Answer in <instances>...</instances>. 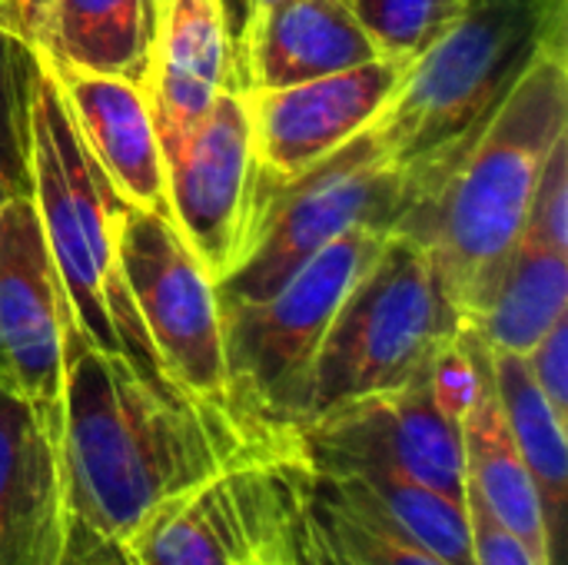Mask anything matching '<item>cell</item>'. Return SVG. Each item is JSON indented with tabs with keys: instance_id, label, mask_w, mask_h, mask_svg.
Segmentation results:
<instances>
[{
	"instance_id": "cell-1",
	"label": "cell",
	"mask_w": 568,
	"mask_h": 565,
	"mask_svg": "<svg viewBox=\"0 0 568 565\" xmlns=\"http://www.w3.org/2000/svg\"><path fill=\"white\" fill-rule=\"evenodd\" d=\"M60 460L70 509L103 536L126 539L173 493L273 446L240 420L153 383L123 356L97 350L67 320Z\"/></svg>"
},
{
	"instance_id": "cell-2",
	"label": "cell",
	"mask_w": 568,
	"mask_h": 565,
	"mask_svg": "<svg viewBox=\"0 0 568 565\" xmlns=\"http://www.w3.org/2000/svg\"><path fill=\"white\" fill-rule=\"evenodd\" d=\"M568 133V40L546 43L439 186L399 223L429 253L463 323L519 250L542 167Z\"/></svg>"
},
{
	"instance_id": "cell-3",
	"label": "cell",
	"mask_w": 568,
	"mask_h": 565,
	"mask_svg": "<svg viewBox=\"0 0 568 565\" xmlns=\"http://www.w3.org/2000/svg\"><path fill=\"white\" fill-rule=\"evenodd\" d=\"M566 30L568 0H469L409 63L373 127L403 170L413 206L456 167L532 57L568 40Z\"/></svg>"
},
{
	"instance_id": "cell-4",
	"label": "cell",
	"mask_w": 568,
	"mask_h": 565,
	"mask_svg": "<svg viewBox=\"0 0 568 565\" xmlns=\"http://www.w3.org/2000/svg\"><path fill=\"white\" fill-rule=\"evenodd\" d=\"M30 196L43 240L80 333L103 353L123 356L143 376L176 390L143 330L116 260L120 193L80 140L60 87L33 47L30 110H27ZM180 393V390H176Z\"/></svg>"
},
{
	"instance_id": "cell-5",
	"label": "cell",
	"mask_w": 568,
	"mask_h": 565,
	"mask_svg": "<svg viewBox=\"0 0 568 565\" xmlns=\"http://www.w3.org/2000/svg\"><path fill=\"white\" fill-rule=\"evenodd\" d=\"M389 233L379 226H353L273 296L220 310L230 410L253 436L300 443L310 373L326 330Z\"/></svg>"
},
{
	"instance_id": "cell-6",
	"label": "cell",
	"mask_w": 568,
	"mask_h": 565,
	"mask_svg": "<svg viewBox=\"0 0 568 565\" xmlns=\"http://www.w3.org/2000/svg\"><path fill=\"white\" fill-rule=\"evenodd\" d=\"M459 333L463 316L429 253L393 230L326 330L310 373L306 423L416 383Z\"/></svg>"
},
{
	"instance_id": "cell-7",
	"label": "cell",
	"mask_w": 568,
	"mask_h": 565,
	"mask_svg": "<svg viewBox=\"0 0 568 565\" xmlns=\"http://www.w3.org/2000/svg\"><path fill=\"white\" fill-rule=\"evenodd\" d=\"M413 193L376 127L256 196L236 266L216 280L220 310L273 296L320 250L353 226L396 230Z\"/></svg>"
},
{
	"instance_id": "cell-8",
	"label": "cell",
	"mask_w": 568,
	"mask_h": 565,
	"mask_svg": "<svg viewBox=\"0 0 568 565\" xmlns=\"http://www.w3.org/2000/svg\"><path fill=\"white\" fill-rule=\"evenodd\" d=\"M306 493L300 443L256 450L153 506L123 543L140 565H253L280 549Z\"/></svg>"
},
{
	"instance_id": "cell-9",
	"label": "cell",
	"mask_w": 568,
	"mask_h": 565,
	"mask_svg": "<svg viewBox=\"0 0 568 565\" xmlns=\"http://www.w3.org/2000/svg\"><path fill=\"white\" fill-rule=\"evenodd\" d=\"M116 260L166 380L186 400L233 416L216 280L166 216L126 200L116 206Z\"/></svg>"
},
{
	"instance_id": "cell-10",
	"label": "cell",
	"mask_w": 568,
	"mask_h": 565,
	"mask_svg": "<svg viewBox=\"0 0 568 565\" xmlns=\"http://www.w3.org/2000/svg\"><path fill=\"white\" fill-rule=\"evenodd\" d=\"M166 216L213 280L226 276L246 243L256 206L253 123L243 90H223L183 133L160 140Z\"/></svg>"
},
{
	"instance_id": "cell-11",
	"label": "cell",
	"mask_w": 568,
	"mask_h": 565,
	"mask_svg": "<svg viewBox=\"0 0 568 565\" xmlns=\"http://www.w3.org/2000/svg\"><path fill=\"white\" fill-rule=\"evenodd\" d=\"M300 450L313 473L386 470L466 500L459 420L439 406L429 376L316 416L300 430Z\"/></svg>"
},
{
	"instance_id": "cell-12",
	"label": "cell",
	"mask_w": 568,
	"mask_h": 565,
	"mask_svg": "<svg viewBox=\"0 0 568 565\" xmlns=\"http://www.w3.org/2000/svg\"><path fill=\"white\" fill-rule=\"evenodd\" d=\"M67 300L30 193L0 200V380H7L60 443Z\"/></svg>"
},
{
	"instance_id": "cell-13",
	"label": "cell",
	"mask_w": 568,
	"mask_h": 565,
	"mask_svg": "<svg viewBox=\"0 0 568 565\" xmlns=\"http://www.w3.org/2000/svg\"><path fill=\"white\" fill-rule=\"evenodd\" d=\"M409 63V57H376L303 83L250 90L256 196L300 176L373 127L396 97Z\"/></svg>"
},
{
	"instance_id": "cell-14",
	"label": "cell",
	"mask_w": 568,
	"mask_h": 565,
	"mask_svg": "<svg viewBox=\"0 0 568 565\" xmlns=\"http://www.w3.org/2000/svg\"><path fill=\"white\" fill-rule=\"evenodd\" d=\"M70 523L60 443L0 380V565H63Z\"/></svg>"
},
{
	"instance_id": "cell-15",
	"label": "cell",
	"mask_w": 568,
	"mask_h": 565,
	"mask_svg": "<svg viewBox=\"0 0 568 565\" xmlns=\"http://www.w3.org/2000/svg\"><path fill=\"white\" fill-rule=\"evenodd\" d=\"M140 87L156 140L193 127L223 90H240L220 0H150V50Z\"/></svg>"
},
{
	"instance_id": "cell-16",
	"label": "cell",
	"mask_w": 568,
	"mask_h": 565,
	"mask_svg": "<svg viewBox=\"0 0 568 565\" xmlns=\"http://www.w3.org/2000/svg\"><path fill=\"white\" fill-rule=\"evenodd\" d=\"M43 60L60 87L80 140L87 143L120 200L166 216L163 153L143 87L126 77L53 63L47 53Z\"/></svg>"
},
{
	"instance_id": "cell-17",
	"label": "cell",
	"mask_w": 568,
	"mask_h": 565,
	"mask_svg": "<svg viewBox=\"0 0 568 565\" xmlns=\"http://www.w3.org/2000/svg\"><path fill=\"white\" fill-rule=\"evenodd\" d=\"M236 87L273 90L376 57L379 47L346 0H276L233 47Z\"/></svg>"
},
{
	"instance_id": "cell-18",
	"label": "cell",
	"mask_w": 568,
	"mask_h": 565,
	"mask_svg": "<svg viewBox=\"0 0 568 565\" xmlns=\"http://www.w3.org/2000/svg\"><path fill=\"white\" fill-rule=\"evenodd\" d=\"M459 436H463L466 493H473L493 513V519L536 556V563L559 565L549 546V529H546L536 483L509 436V426L503 420V410L489 380L486 343H483V380H479L476 400L459 420Z\"/></svg>"
},
{
	"instance_id": "cell-19",
	"label": "cell",
	"mask_w": 568,
	"mask_h": 565,
	"mask_svg": "<svg viewBox=\"0 0 568 565\" xmlns=\"http://www.w3.org/2000/svg\"><path fill=\"white\" fill-rule=\"evenodd\" d=\"M486 356H489V380H493L503 420L536 483L552 556L562 565L568 503V423L556 416V410L536 386L526 356L489 350V346H486Z\"/></svg>"
},
{
	"instance_id": "cell-20",
	"label": "cell",
	"mask_w": 568,
	"mask_h": 565,
	"mask_svg": "<svg viewBox=\"0 0 568 565\" xmlns=\"http://www.w3.org/2000/svg\"><path fill=\"white\" fill-rule=\"evenodd\" d=\"M33 47L53 63L143 80L150 0H50Z\"/></svg>"
},
{
	"instance_id": "cell-21",
	"label": "cell",
	"mask_w": 568,
	"mask_h": 565,
	"mask_svg": "<svg viewBox=\"0 0 568 565\" xmlns=\"http://www.w3.org/2000/svg\"><path fill=\"white\" fill-rule=\"evenodd\" d=\"M562 316H568V253L519 243L496 290L466 326L489 350L526 356Z\"/></svg>"
},
{
	"instance_id": "cell-22",
	"label": "cell",
	"mask_w": 568,
	"mask_h": 565,
	"mask_svg": "<svg viewBox=\"0 0 568 565\" xmlns=\"http://www.w3.org/2000/svg\"><path fill=\"white\" fill-rule=\"evenodd\" d=\"M306 509L320 565H446L399 533L343 476L310 470Z\"/></svg>"
},
{
	"instance_id": "cell-23",
	"label": "cell",
	"mask_w": 568,
	"mask_h": 565,
	"mask_svg": "<svg viewBox=\"0 0 568 565\" xmlns=\"http://www.w3.org/2000/svg\"><path fill=\"white\" fill-rule=\"evenodd\" d=\"M326 476L349 480L399 533H406L446 565H476L466 500H449L416 480L386 470H346Z\"/></svg>"
},
{
	"instance_id": "cell-24",
	"label": "cell",
	"mask_w": 568,
	"mask_h": 565,
	"mask_svg": "<svg viewBox=\"0 0 568 565\" xmlns=\"http://www.w3.org/2000/svg\"><path fill=\"white\" fill-rule=\"evenodd\" d=\"M33 43L0 27V200L30 193L27 110H30Z\"/></svg>"
},
{
	"instance_id": "cell-25",
	"label": "cell",
	"mask_w": 568,
	"mask_h": 565,
	"mask_svg": "<svg viewBox=\"0 0 568 565\" xmlns=\"http://www.w3.org/2000/svg\"><path fill=\"white\" fill-rule=\"evenodd\" d=\"M379 53L416 60L469 0H346Z\"/></svg>"
},
{
	"instance_id": "cell-26",
	"label": "cell",
	"mask_w": 568,
	"mask_h": 565,
	"mask_svg": "<svg viewBox=\"0 0 568 565\" xmlns=\"http://www.w3.org/2000/svg\"><path fill=\"white\" fill-rule=\"evenodd\" d=\"M519 243L568 253V133L556 140L542 167Z\"/></svg>"
},
{
	"instance_id": "cell-27",
	"label": "cell",
	"mask_w": 568,
	"mask_h": 565,
	"mask_svg": "<svg viewBox=\"0 0 568 565\" xmlns=\"http://www.w3.org/2000/svg\"><path fill=\"white\" fill-rule=\"evenodd\" d=\"M529 373L559 420L568 423V316H562L529 353Z\"/></svg>"
},
{
	"instance_id": "cell-28",
	"label": "cell",
	"mask_w": 568,
	"mask_h": 565,
	"mask_svg": "<svg viewBox=\"0 0 568 565\" xmlns=\"http://www.w3.org/2000/svg\"><path fill=\"white\" fill-rule=\"evenodd\" d=\"M466 509H469V523H473L476 565H539L536 556L513 533H506L473 493H466Z\"/></svg>"
},
{
	"instance_id": "cell-29",
	"label": "cell",
	"mask_w": 568,
	"mask_h": 565,
	"mask_svg": "<svg viewBox=\"0 0 568 565\" xmlns=\"http://www.w3.org/2000/svg\"><path fill=\"white\" fill-rule=\"evenodd\" d=\"M63 565H140L133 559L130 546L116 536H103L93 526L80 523L73 516L70 523V539H67V556Z\"/></svg>"
},
{
	"instance_id": "cell-30",
	"label": "cell",
	"mask_w": 568,
	"mask_h": 565,
	"mask_svg": "<svg viewBox=\"0 0 568 565\" xmlns=\"http://www.w3.org/2000/svg\"><path fill=\"white\" fill-rule=\"evenodd\" d=\"M310 500V493H306ZM273 565H320L316 556V539H313V526H310V509L306 503L300 506V513L293 516L286 536H283V546L276 549Z\"/></svg>"
},
{
	"instance_id": "cell-31",
	"label": "cell",
	"mask_w": 568,
	"mask_h": 565,
	"mask_svg": "<svg viewBox=\"0 0 568 565\" xmlns=\"http://www.w3.org/2000/svg\"><path fill=\"white\" fill-rule=\"evenodd\" d=\"M47 7H50V0H0V27L7 33L20 37L23 43H33Z\"/></svg>"
},
{
	"instance_id": "cell-32",
	"label": "cell",
	"mask_w": 568,
	"mask_h": 565,
	"mask_svg": "<svg viewBox=\"0 0 568 565\" xmlns=\"http://www.w3.org/2000/svg\"><path fill=\"white\" fill-rule=\"evenodd\" d=\"M273 3H276V0H220L223 17H226V27H230L233 47L243 40V33L250 30V23H253L263 10H270Z\"/></svg>"
},
{
	"instance_id": "cell-33",
	"label": "cell",
	"mask_w": 568,
	"mask_h": 565,
	"mask_svg": "<svg viewBox=\"0 0 568 565\" xmlns=\"http://www.w3.org/2000/svg\"><path fill=\"white\" fill-rule=\"evenodd\" d=\"M280 546H283V543H280ZM273 556H276V553H273ZM273 556H270V559H260V563H253V565H273Z\"/></svg>"
}]
</instances>
